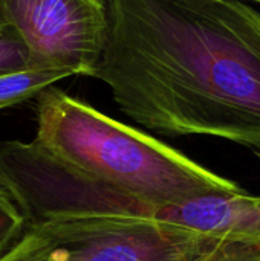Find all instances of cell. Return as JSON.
<instances>
[{
	"mask_svg": "<svg viewBox=\"0 0 260 261\" xmlns=\"http://www.w3.org/2000/svg\"><path fill=\"white\" fill-rule=\"evenodd\" d=\"M156 220L204 234L215 240L260 242V197L247 191L216 193L162 206Z\"/></svg>",
	"mask_w": 260,
	"mask_h": 261,
	"instance_id": "obj_5",
	"label": "cell"
},
{
	"mask_svg": "<svg viewBox=\"0 0 260 261\" xmlns=\"http://www.w3.org/2000/svg\"><path fill=\"white\" fill-rule=\"evenodd\" d=\"M93 78L150 132L260 151V11L244 0H109Z\"/></svg>",
	"mask_w": 260,
	"mask_h": 261,
	"instance_id": "obj_1",
	"label": "cell"
},
{
	"mask_svg": "<svg viewBox=\"0 0 260 261\" xmlns=\"http://www.w3.org/2000/svg\"><path fill=\"white\" fill-rule=\"evenodd\" d=\"M26 226V219L15 200L0 185V257L18 242Z\"/></svg>",
	"mask_w": 260,
	"mask_h": 261,
	"instance_id": "obj_7",
	"label": "cell"
},
{
	"mask_svg": "<svg viewBox=\"0 0 260 261\" xmlns=\"http://www.w3.org/2000/svg\"><path fill=\"white\" fill-rule=\"evenodd\" d=\"M256 154H257V156H259V158H260V151H259V153H256Z\"/></svg>",
	"mask_w": 260,
	"mask_h": 261,
	"instance_id": "obj_10",
	"label": "cell"
},
{
	"mask_svg": "<svg viewBox=\"0 0 260 261\" xmlns=\"http://www.w3.org/2000/svg\"><path fill=\"white\" fill-rule=\"evenodd\" d=\"M34 142L86 179L156 210L242 191L179 150L52 86L37 96Z\"/></svg>",
	"mask_w": 260,
	"mask_h": 261,
	"instance_id": "obj_2",
	"label": "cell"
},
{
	"mask_svg": "<svg viewBox=\"0 0 260 261\" xmlns=\"http://www.w3.org/2000/svg\"><path fill=\"white\" fill-rule=\"evenodd\" d=\"M218 242L149 219L55 217L28 223L0 261H198Z\"/></svg>",
	"mask_w": 260,
	"mask_h": 261,
	"instance_id": "obj_3",
	"label": "cell"
},
{
	"mask_svg": "<svg viewBox=\"0 0 260 261\" xmlns=\"http://www.w3.org/2000/svg\"><path fill=\"white\" fill-rule=\"evenodd\" d=\"M109 28V0H0V35L20 41L31 67L93 76Z\"/></svg>",
	"mask_w": 260,
	"mask_h": 261,
	"instance_id": "obj_4",
	"label": "cell"
},
{
	"mask_svg": "<svg viewBox=\"0 0 260 261\" xmlns=\"http://www.w3.org/2000/svg\"><path fill=\"white\" fill-rule=\"evenodd\" d=\"M198 261H260V242L219 240Z\"/></svg>",
	"mask_w": 260,
	"mask_h": 261,
	"instance_id": "obj_8",
	"label": "cell"
},
{
	"mask_svg": "<svg viewBox=\"0 0 260 261\" xmlns=\"http://www.w3.org/2000/svg\"><path fill=\"white\" fill-rule=\"evenodd\" d=\"M67 76L74 75L67 70L43 67H28L0 75V110L32 99Z\"/></svg>",
	"mask_w": 260,
	"mask_h": 261,
	"instance_id": "obj_6",
	"label": "cell"
},
{
	"mask_svg": "<svg viewBox=\"0 0 260 261\" xmlns=\"http://www.w3.org/2000/svg\"><path fill=\"white\" fill-rule=\"evenodd\" d=\"M253 2H254V0H253Z\"/></svg>",
	"mask_w": 260,
	"mask_h": 261,
	"instance_id": "obj_12",
	"label": "cell"
},
{
	"mask_svg": "<svg viewBox=\"0 0 260 261\" xmlns=\"http://www.w3.org/2000/svg\"><path fill=\"white\" fill-rule=\"evenodd\" d=\"M254 2H257V3H260V0H254Z\"/></svg>",
	"mask_w": 260,
	"mask_h": 261,
	"instance_id": "obj_11",
	"label": "cell"
},
{
	"mask_svg": "<svg viewBox=\"0 0 260 261\" xmlns=\"http://www.w3.org/2000/svg\"><path fill=\"white\" fill-rule=\"evenodd\" d=\"M28 67H31L28 49L20 41L0 35V75Z\"/></svg>",
	"mask_w": 260,
	"mask_h": 261,
	"instance_id": "obj_9",
	"label": "cell"
}]
</instances>
